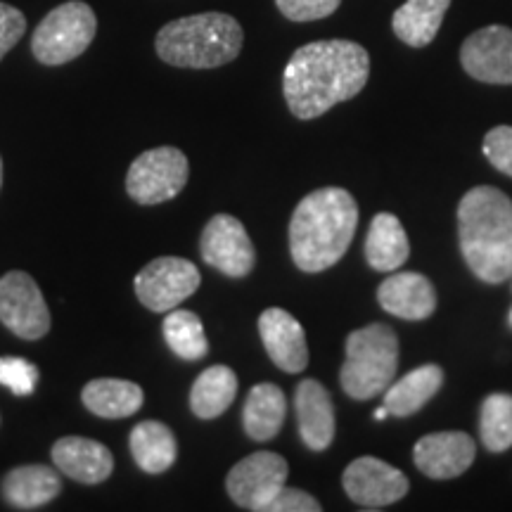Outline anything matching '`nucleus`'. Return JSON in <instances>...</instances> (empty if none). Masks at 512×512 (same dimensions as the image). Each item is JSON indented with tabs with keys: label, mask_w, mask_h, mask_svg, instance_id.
Wrapping results in <instances>:
<instances>
[{
	"label": "nucleus",
	"mask_w": 512,
	"mask_h": 512,
	"mask_svg": "<svg viewBox=\"0 0 512 512\" xmlns=\"http://www.w3.org/2000/svg\"><path fill=\"white\" fill-rule=\"evenodd\" d=\"M245 34L226 12H202L164 24L155 38L159 60L181 69H216L240 55Z\"/></svg>",
	"instance_id": "nucleus-4"
},
{
	"label": "nucleus",
	"mask_w": 512,
	"mask_h": 512,
	"mask_svg": "<svg viewBox=\"0 0 512 512\" xmlns=\"http://www.w3.org/2000/svg\"><path fill=\"white\" fill-rule=\"evenodd\" d=\"M377 302L403 320H425L437 311V290L422 273L396 271L377 287Z\"/></svg>",
	"instance_id": "nucleus-18"
},
{
	"label": "nucleus",
	"mask_w": 512,
	"mask_h": 512,
	"mask_svg": "<svg viewBox=\"0 0 512 512\" xmlns=\"http://www.w3.org/2000/svg\"><path fill=\"white\" fill-rule=\"evenodd\" d=\"M202 275L183 256H157L133 280L138 302L152 313H169L200 290Z\"/></svg>",
	"instance_id": "nucleus-8"
},
{
	"label": "nucleus",
	"mask_w": 512,
	"mask_h": 512,
	"mask_svg": "<svg viewBox=\"0 0 512 512\" xmlns=\"http://www.w3.org/2000/svg\"><path fill=\"white\" fill-rule=\"evenodd\" d=\"M458 240L467 268L489 285L512 278V200L491 185L467 190L458 204Z\"/></svg>",
	"instance_id": "nucleus-3"
},
{
	"label": "nucleus",
	"mask_w": 512,
	"mask_h": 512,
	"mask_svg": "<svg viewBox=\"0 0 512 512\" xmlns=\"http://www.w3.org/2000/svg\"><path fill=\"white\" fill-rule=\"evenodd\" d=\"M384 418H389V411H387V408H377V411H375V420H384Z\"/></svg>",
	"instance_id": "nucleus-34"
},
{
	"label": "nucleus",
	"mask_w": 512,
	"mask_h": 512,
	"mask_svg": "<svg viewBox=\"0 0 512 512\" xmlns=\"http://www.w3.org/2000/svg\"><path fill=\"white\" fill-rule=\"evenodd\" d=\"M38 368L22 356H0V384L12 394L29 396L36 392Z\"/></svg>",
	"instance_id": "nucleus-29"
},
{
	"label": "nucleus",
	"mask_w": 512,
	"mask_h": 512,
	"mask_svg": "<svg viewBox=\"0 0 512 512\" xmlns=\"http://www.w3.org/2000/svg\"><path fill=\"white\" fill-rule=\"evenodd\" d=\"M264 512H320V503L302 489L283 486Z\"/></svg>",
	"instance_id": "nucleus-33"
},
{
	"label": "nucleus",
	"mask_w": 512,
	"mask_h": 512,
	"mask_svg": "<svg viewBox=\"0 0 512 512\" xmlns=\"http://www.w3.org/2000/svg\"><path fill=\"white\" fill-rule=\"evenodd\" d=\"M0 188H3V159H0Z\"/></svg>",
	"instance_id": "nucleus-35"
},
{
	"label": "nucleus",
	"mask_w": 512,
	"mask_h": 512,
	"mask_svg": "<svg viewBox=\"0 0 512 512\" xmlns=\"http://www.w3.org/2000/svg\"><path fill=\"white\" fill-rule=\"evenodd\" d=\"M287 415L285 392L273 382L254 384L245 408H242V425L249 439L271 441L278 437Z\"/></svg>",
	"instance_id": "nucleus-21"
},
{
	"label": "nucleus",
	"mask_w": 512,
	"mask_h": 512,
	"mask_svg": "<svg viewBox=\"0 0 512 512\" xmlns=\"http://www.w3.org/2000/svg\"><path fill=\"white\" fill-rule=\"evenodd\" d=\"M475 439L465 432L425 434L413 448V460L430 479H456L475 463Z\"/></svg>",
	"instance_id": "nucleus-14"
},
{
	"label": "nucleus",
	"mask_w": 512,
	"mask_h": 512,
	"mask_svg": "<svg viewBox=\"0 0 512 512\" xmlns=\"http://www.w3.org/2000/svg\"><path fill=\"white\" fill-rule=\"evenodd\" d=\"M444 384V370L434 363H427V366H420L411 370L408 375H403L399 382H392L387 389H384V403L389 415H396V418H408V415L418 413L432 396Z\"/></svg>",
	"instance_id": "nucleus-24"
},
{
	"label": "nucleus",
	"mask_w": 512,
	"mask_h": 512,
	"mask_svg": "<svg viewBox=\"0 0 512 512\" xmlns=\"http://www.w3.org/2000/svg\"><path fill=\"white\" fill-rule=\"evenodd\" d=\"M275 5L290 22H316L330 17L342 0H275Z\"/></svg>",
	"instance_id": "nucleus-30"
},
{
	"label": "nucleus",
	"mask_w": 512,
	"mask_h": 512,
	"mask_svg": "<svg viewBox=\"0 0 512 512\" xmlns=\"http://www.w3.org/2000/svg\"><path fill=\"white\" fill-rule=\"evenodd\" d=\"M128 448L140 470L147 475H162L176 463L178 444L174 432L159 420H143L128 434Z\"/></svg>",
	"instance_id": "nucleus-22"
},
{
	"label": "nucleus",
	"mask_w": 512,
	"mask_h": 512,
	"mask_svg": "<svg viewBox=\"0 0 512 512\" xmlns=\"http://www.w3.org/2000/svg\"><path fill=\"white\" fill-rule=\"evenodd\" d=\"M259 335L264 342L266 354L285 373H302L309 366V347H306V332L290 311L266 309L259 316Z\"/></svg>",
	"instance_id": "nucleus-15"
},
{
	"label": "nucleus",
	"mask_w": 512,
	"mask_h": 512,
	"mask_svg": "<svg viewBox=\"0 0 512 512\" xmlns=\"http://www.w3.org/2000/svg\"><path fill=\"white\" fill-rule=\"evenodd\" d=\"M347 496L361 508H387L408 494L411 484L401 470L380 458L363 456L347 465L342 475Z\"/></svg>",
	"instance_id": "nucleus-12"
},
{
	"label": "nucleus",
	"mask_w": 512,
	"mask_h": 512,
	"mask_svg": "<svg viewBox=\"0 0 512 512\" xmlns=\"http://www.w3.org/2000/svg\"><path fill=\"white\" fill-rule=\"evenodd\" d=\"M162 332L169 349L183 361H202L209 354L207 332L195 311L171 309L162 323Z\"/></svg>",
	"instance_id": "nucleus-27"
},
{
	"label": "nucleus",
	"mask_w": 512,
	"mask_h": 512,
	"mask_svg": "<svg viewBox=\"0 0 512 512\" xmlns=\"http://www.w3.org/2000/svg\"><path fill=\"white\" fill-rule=\"evenodd\" d=\"M370 76V55L361 43L332 38L294 50L283 72L287 107L297 119L323 117L339 102L356 98Z\"/></svg>",
	"instance_id": "nucleus-1"
},
{
	"label": "nucleus",
	"mask_w": 512,
	"mask_h": 512,
	"mask_svg": "<svg viewBox=\"0 0 512 512\" xmlns=\"http://www.w3.org/2000/svg\"><path fill=\"white\" fill-rule=\"evenodd\" d=\"M200 254L204 264L228 278H245L256 264V249L247 228L230 214H216L214 219H209L202 230Z\"/></svg>",
	"instance_id": "nucleus-11"
},
{
	"label": "nucleus",
	"mask_w": 512,
	"mask_h": 512,
	"mask_svg": "<svg viewBox=\"0 0 512 512\" xmlns=\"http://www.w3.org/2000/svg\"><path fill=\"white\" fill-rule=\"evenodd\" d=\"M508 323L512 325V309H510V313H508Z\"/></svg>",
	"instance_id": "nucleus-36"
},
{
	"label": "nucleus",
	"mask_w": 512,
	"mask_h": 512,
	"mask_svg": "<svg viewBox=\"0 0 512 512\" xmlns=\"http://www.w3.org/2000/svg\"><path fill=\"white\" fill-rule=\"evenodd\" d=\"M290 475V465L273 451H256L242 458L226 477V491L240 508L264 512L266 505L278 496Z\"/></svg>",
	"instance_id": "nucleus-10"
},
{
	"label": "nucleus",
	"mask_w": 512,
	"mask_h": 512,
	"mask_svg": "<svg viewBox=\"0 0 512 512\" xmlns=\"http://www.w3.org/2000/svg\"><path fill=\"white\" fill-rule=\"evenodd\" d=\"M408 254H411V245H408V235L401 221L389 211H380L370 221L366 238V259L370 268L380 273H394L406 264Z\"/></svg>",
	"instance_id": "nucleus-23"
},
{
	"label": "nucleus",
	"mask_w": 512,
	"mask_h": 512,
	"mask_svg": "<svg viewBox=\"0 0 512 512\" xmlns=\"http://www.w3.org/2000/svg\"><path fill=\"white\" fill-rule=\"evenodd\" d=\"M98 34V17L83 0L57 5L41 19L31 36V53L46 67H62L91 48Z\"/></svg>",
	"instance_id": "nucleus-6"
},
{
	"label": "nucleus",
	"mask_w": 512,
	"mask_h": 512,
	"mask_svg": "<svg viewBox=\"0 0 512 512\" xmlns=\"http://www.w3.org/2000/svg\"><path fill=\"white\" fill-rule=\"evenodd\" d=\"M460 64L475 81L510 86L512 83V29L491 24L465 38Z\"/></svg>",
	"instance_id": "nucleus-13"
},
{
	"label": "nucleus",
	"mask_w": 512,
	"mask_h": 512,
	"mask_svg": "<svg viewBox=\"0 0 512 512\" xmlns=\"http://www.w3.org/2000/svg\"><path fill=\"white\" fill-rule=\"evenodd\" d=\"M24 31H27L24 12L12 8L8 3H0V60L22 41Z\"/></svg>",
	"instance_id": "nucleus-32"
},
{
	"label": "nucleus",
	"mask_w": 512,
	"mask_h": 512,
	"mask_svg": "<svg viewBox=\"0 0 512 512\" xmlns=\"http://www.w3.org/2000/svg\"><path fill=\"white\" fill-rule=\"evenodd\" d=\"M451 0H406L392 17L399 41L411 48H425L437 38Z\"/></svg>",
	"instance_id": "nucleus-25"
},
{
	"label": "nucleus",
	"mask_w": 512,
	"mask_h": 512,
	"mask_svg": "<svg viewBox=\"0 0 512 512\" xmlns=\"http://www.w3.org/2000/svg\"><path fill=\"white\" fill-rule=\"evenodd\" d=\"M0 323L27 342L50 332V309L36 280L24 271H10L0 278Z\"/></svg>",
	"instance_id": "nucleus-9"
},
{
	"label": "nucleus",
	"mask_w": 512,
	"mask_h": 512,
	"mask_svg": "<svg viewBox=\"0 0 512 512\" xmlns=\"http://www.w3.org/2000/svg\"><path fill=\"white\" fill-rule=\"evenodd\" d=\"M62 494L60 470L53 465H19L0 482V496L15 510H36Z\"/></svg>",
	"instance_id": "nucleus-19"
},
{
	"label": "nucleus",
	"mask_w": 512,
	"mask_h": 512,
	"mask_svg": "<svg viewBox=\"0 0 512 512\" xmlns=\"http://www.w3.org/2000/svg\"><path fill=\"white\" fill-rule=\"evenodd\" d=\"M358 226V204L349 190L320 188L304 197L290 221L292 261L304 273L328 271L347 254Z\"/></svg>",
	"instance_id": "nucleus-2"
},
{
	"label": "nucleus",
	"mask_w": 512,
	"mask_h": 512,
	"mask_svg": "<svg viewBox=\"0 0 512 512\" xmlns=\"http://www.w3.org/2000/svg\"><path fill=\"white\" fill-rule=\"evenodd\" d=\"M399 370V337L384 323H370L347 337V361L339 384L354 401H370L394 382Z\"/></svg>",
	"instance_id": "nucleus-5"
},
{
	"label": "nucleus",
	"mask_w": 512,
	"mask_h": 512,
	"mask_svg": "<svg viewBox=\"0 0 512 512\" xmlns=\"http://www.w3.org/2000/svg\"><path fill=\"white\" fill-rule=\"evenodd\" d=\"M50 456L64 477L79 484H102L114 472L112 451L95 439L62 437L50 448Z\"/></svg>",
	"instance_id": "nucleus-16"
},
{
	"label": "nucleus",
	"mask_w": 512,
	"mask_h": 512,
	"mask_svg": "<svg viewBox=\"0 0 512 512\" xmlns=\"http://www.w3.org/2000/svg\"><path fill=\"white\" fill-rule=\"evenodd\" d=\"M238 396V375L228 366H211L197 375L190 389V411L200 420L219 418Z\"/></svg>",
	"instance_id": "nucleus-26"
},
{
	"label": "nucleus",
	"mask_w": 512,
	"mask_h": 512,
	"mask_svg": "<svg viewBox=\"0 0 512 512\" xmlns=\"http://www.w3.org/2000/svg\"><path fill=\"white\" fill-rule=\"evenodd\" d=\"M484 155L498 171L512 178V126H496L484 136Z\"/></svg>",
	"instance_id": "nucleus-31"
},
{
	"label": "nucleus",
	"mask_w": 512,
	"mask_h": 512,
	"mask_svg": "<svg viewBox=\"0 0 512 512\" xmlns=\"http://www.w3.org/2000/svg\"><path fill=\"white\" fill-rule=\"evenodd\" d=\"M479 434L486 451L503 453L512 446V396L489 394L479 413Z\"/></svg>",
	"instance_id": "nucleus-28"
},
{
	"label": "nucleus",
	"mask_w": 512,
	"mask_h": 512,
	"mask_svg": "<svg viewBox=\"0 0 512 512\" xmlns=\"http://www.w3.org/2000/svg\"><path fill=\"white\" fill-rule=\"evenodd\" d=\"M294 411H297L299 437L311 451H325L335 439V403L328 389L318 380H302L294 392Z\"/></svg>",
	"instance_id": "nucleus-17"
},
{
	"label": "nucleus",
	"mask_w": 512,
	"mask_h": 512,
	"mask_svg": "<svg viewBox=\"0 0 512 512\" xmlns=\"http://www.w3.org/2000/svg\"><path fill=\"white\" fill-rule=\"evenodd\" d=\"M81 401L93 415L105 420H121L136 415L143 408V387L131 380L98 377L81 389Z\"/></svg>",
	"instance_id": "nucleus-20"
},
{
	"label": "nucleus",
	"mask_w": 512,
	"mask_h": 512,
	"mask_svg": "<svg viewBox=\"0 0 512 512\" xmlns=\"http://www.w3.org/2000/svg\"><path fill=\"white\" fill-rule=\"evenodd\" d=\"M190 178V164L183 150L171 145L152 147L133 159L126 174V192L143 207L174 200Z\"/></svg>",
	"instance_id": "nucleus-7"
}]
</instances>
